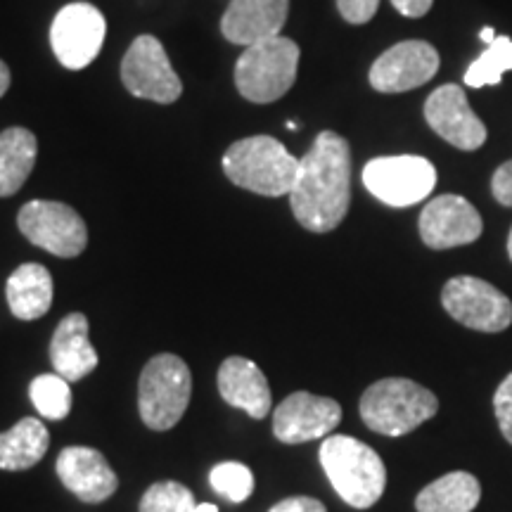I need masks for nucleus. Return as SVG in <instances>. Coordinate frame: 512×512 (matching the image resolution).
Listing matches in <instances>:
<instances>
[{
  "instance_id": "4",
  "label": "nucleus",
  "mask_w": 512,
  "mask_h": 512,
  "mask_svg": "<svg viewBox=\"0 0 512 512\" xmlns=\"http://www.w3.org/2000/svg\"><path fill=\"white\" fill-rule=\"evenodd\" d=\"M361 418L370 430L384 437H403L434 418L439 399L422 384L406 377H387L363 392Z\"/></svg>"
},
{
  "instance_id": "22",
  "label": "nucleus",
  "mask_w": 512,
  "mask_h": 512,
  "mask_svg": "<svg viewBox=\"0 0 512 512\" xmlns=\"http://www.w3.org/2000/svg\"><path fill=\"white\" fill-rule=\"evenodd\" d=\"M50 434L38 418H22L8 432H0V470L22 472L41 463L48 453Z\"/></svg>"
},
{
  "instance_id": "25",
  "label": "nucleus",
  "mask_w": 512,
  "mask_h": 512,
  "mask_svg": "<svg viewBox=\"0 0 512 512\" xmlns=\"http://www.w3.org/2000/svg\"><path fill=\"white\" fill-rule=\"evenodd\" d=\"M512 69V41L508 36H498L475 62L470 64L465 74V86L484 88L498 86L503 74Z\"/></svg>"
},
{
  "instance_id": "11",
  "label": "nucleus",
  "mask_w": 512,
  "mask_h": 512,
  "mask_svg": "<svg viewBox=\"0 0 512 512\" xmlns=\"http://www.w3.org/2000/svg\"><path fill=\"white\" fill-rule=\"evenodd\" d=\"M107 22L91 3H69L57 12L50 27V46L62 67L79 72L100 55Z\"/></svg>"
},
{
  "instance_id": "35",
  "label": "nucleus",
  "mask_w": 512,
  "mask_h": 512,
  "mask_svg": "<svg viewBox=\"0 0 512 512\" xmlns=\"http://www.w3.org/2000/svg\"><path fill=\"white\" fill-rule=\"evenodd\" d=\"M192 512H219V508H216L214 503H200V505H195V510Z\"/></svg>"
},
{
  "instance_id": "7",
  "label": "nucleus",
  "mask_w": 512,
  "mask_h": 512,
  "mask_svg": "<svg viewBox=\"0 0 512 512\" xmlns=\"http://www.w3.org/2000/svg\"><path fill=\"white\" fill-rule=\"evenodd\" d=\"M363 185L389 207H413L432 195L437 169L430 159L418 155L377 157L363 169Z\"/></svg>"
},
{
  "instance_id": "19",
  "label": "nucleus",
  "mask_w": 512,
  "mask_h": 512,
  "mask_svg": "<svg viewBox=\"0 0 512 512\" xmlns=\"http://www.w3.org/2000/svg\"><path fill=\"white\" fill-rule=\"evenodd\" d=\"M50 361L67 382H79L98 368L100 358L88 339V318L83 313H69L60 320L50 342Z\"/></svg>"
},
{
  "instance_id": "31",
  "label": "nucleus",
  "mask_w": 512,
  "mask_h": 512,
  "mask_svg": "<svg viewBox=\"0 0 512 512\" xmlns=\"http://www.w3.org/2000/svg\"><path fill=\"white\" fill-rule=\"evenodd\" d=\"M268 512H328L323 503L318 498H309V496H294V498H285L278 505H273Z\"/></svg>"
},
{
  "instance_id": "30",
  "label": "nucleus",
  "mask_w": 512,
  "mask_h": 512,
  "mask_svg": "<svg viewBox=\"0 0 512 512\" xmlns=\"http://www.w3.org/2000/svg\"><path fill=\"white\" fill-rule=\"evenodd\" d=\"M491 192H494L498 204L512 207V159L496 169L494 178H491Z\"/></svg>"
},
{
  "instance_id": "36",
  "label": "nucleus",
  "mask_w": 512,
  "mask_h": 512,
  "mask_svg": "<svg viewBox=\"0 0 512 512\" xmlns=\"http://www.w3.org/2000/svg\"><path fill=\"white\" fill-rule=\"evenodd\" d=\"M508 254H510V261H512V228H510V235H508Z\"/></svg>"
},
{
  "instance_id": "1",
  "label": "nucleus",
  "mask_w": 512,
  "mask_h": 512,
  "mask_svg": "<svg viewBox=\"0 0 512 512\" xmlns=\"http://www.w3.org/2000/svg\"><path fill=\"white\" fill-rule=\"evenodd\" d=\"M294 219L311 233H330L347 216L351 204V150L347 138L320 131L311 150L299 159L290 192Z\"/></svg>"
},
{
  "instance_id": "5",
  "label": "nucleus",
  "mask_w": 512,
  "mask_h": 512,
  "mask_svg": "<svg viewBox=\"0 0 512 512\" xmlns=\"http://www.w3.org/2000/svg\"><path fill=\"white\" fill-rule=\"evenodd\" d=\"M299 46L285 36H273L245 48L235 64V86L256 105L280 100L297 81Z\"/></svg>"
},
{
  "instance_id": "33",
  "label": "nucleus",
  "mask_w": 512,
  "mask_h": 512,
  "mask_svg": "<svg viewBox=\"0 0 512 512\" xmlns=\"http://www.w3.org/2000/svg\"><path fill=\"white\" fill-rule=\"evenodd\" d=\"M8 88H10V69H8V64L0 60V98L8 93Z\"/></svg>"
},
{
  "instance_id": "18",
  "label": "nucleus",
  "mask_w": 512,
  "mask_h": 512,
  "mask_svg": "<svg viewBox=\"0 0 512 512\" xmlns=\"http://www.w3.org/2000/svg\"><path fill=\"white\" fill-rule=\"evenodd\" d=\"M219 392L223 401L245 411L249 418L261 420L271 411V387L264 370L242 356H230L219 368Z\"/></svg>"
},
{
  "instance_id": "13",
  "label": "nucleus",
  "mask_w": 512,
  "mask_h": 512,
  "mask_svg": "<svg viewBox=\"0 0 512 512\" xmlns=\"http://www.w3.org/2000/svg\"><path fill=\"white\" fill-rule=\"evenodd\" d=\"M342 422V406L330 396L294 392L275 408L273 434L283 444H304V441L330 437Z\"/></svg>"
},
{
  "instance_id": "21",
  "label": "nucleus",
  "mask_w": 512,
  "mask_h": 512,
  "mask_svg": "<svg viewBox=\"0 0 512 512\" xmlns=\"http://www.w3.org/2000/svg\"><path fill=\"white\" fill-rule=\"evenodd\" d=\"M482 498V486L470 472H448L434 479L415 498L418 512H472Z\"/></svg>"
},
{
  "instance_id": "8",
  "label": "nucleus",
  "mask_w": 512,
  "mask_h": 512,
  "mask_svg": "<svg viewBox=\"0 0 512 512\" xmlns=\"http://www.w3.org/2000/svg\"><path fill=\"white\" fill-rule=\"evenodd\" d=\"M17 226L31 245L60 259H74L88 245L86 223L69 204L34 200L19 209Z\"/></svg>"
},
{
  "instance_id": "6",
  "label": "nucleus",
  "mask_w": 512,
  "mask_h": 512,
  "mask_svg": "<svg viewBox=\"0 0 512 512\" xmlns=\"http://www.w3.org/2000/svg\"><path fill=\"white\" fill-rule=\"evenodd\" d=\"M192 375L188 363L174 354L147 361L138 382V411L150 430L166 432L188 411Z\"/></svg>"
},
{
  "instance_id": "23",
  "label": "nucleus",
  "mask_w": 512,
  "mask_h": 512,
  "mask_svg": "<svg viewBox=\"0 0 512 512\" xmlns=\"http://www.w3.org/2000/svg\"><path fill=\"white\" fill-rule=\"evenodd\" d=\"M36 155V136L27 128L12 126L0 133V197L15 195L27 183Z\"/></svg>"
},
{
  "instance_id": "26",
  "label": "nucleus",
  "mask_w": 512,
  "mask_h": 512,
  "mask_svg": "<svg viewBox=\"0 0 512 512\" xmlns=\"http://www.w3.org/2000/svg\"><path fill=\"white\" fill-rule=\"evenodd\" d=\"M211 489L216 494L226 496L230 503H245L254 491V475L247 465L235 463V460H228V463L216 465L209 475Z\"/></svg>"
},
{
  "instance_id": "15",
  "label": "nucleus",
  "mask_w": 512,
  "mask_h": 512,
  "mask_svg": "<svg viewBox=\"0 0 512 512\" xmlns=\"http://www.w3.org/2000/svg\"><path fill=\"white\" fill-rule=\"evenodd\" d=\"M420 238L430 249L472 245L482 235L479 211L460 195H439L422 209Z\"/></svg>"
},
{
  "instance_id": "20",
  "label": "nucleus",
  "mask_w": 512,
  "mask_h": 512,
  "mask_svg": "<svg viewBox=\"0 0 512 512\" xmlns=\"http://www.w3.org/2000/svg\"><path fill=\"white\" fill-rule=\"evenodd\" d=\"M5 294L12 316L36 320L46 316L53 306V275L41 264H22L8 278Z\"/></svg>"
},
{
  "instance_id": "2",
  "label": "nucleus",
  "mask_w": 512,
  "mask_h": 512,
  "mask_svg": "<svg viewBox=\"0 0 512 512\" xmlns=\"http://www.w3.org/2000/svg\"><path fill=\"white\" fill-rule=\"evenodd\" d=\"M320 465L344 503L356 510L373 508L387 486V467L363 441L332 434L320 444Z\"/></svg>"
},
{
  "instance_id": "27",
  "label": "nucleus",
  "mask_w": 512,
  "mask_h": 512,
  "mask_svg": "<svg viewBox=\"0 0 512 512\" xmlns=\"http://www.w3.org/2000/svg\"><path fill=\"white\" fill-rule=\"evenodd\" d=\"M195 496L178 482H157L140 498V512H192Z\"/></svg>"
},
{
  "instance_id": "10",
  "label": "nucleus",
  "mask_w": 512,
  "mask_h": 512,
  "mask_svg": "<svg viewBox=\"0 0 512 512\" xmlns=\"http://www.w3.org/2000/svg\"><path fill=\"white\" fill-rule=\"evenodd\" d=\"M121 81L131 95L159 105H171L183 93V83L171 67L164 46L150 34L138 36L126 50L121 60Z\"/></svg>"
},
{
  "instance_id": "32",
  "label": "nucleus",
  "mask_w": 512,
  "mask_h": 512,
  "mask_svg": "<svg viewBox=\"0 0 512 512\" xmlns=\"http://www.w3.org/2000/svg\"><path fill=\"white\" fill-rule=\"evenodd\" d=\"M434 0H392L396 12H401L403 17H425L430 12Z\"/></svg>"
},
{
  "instance_id": "12",
  "label": "nucleus",
  "mask_w": 512,
  "mask_h": 512,
  "mask_svg": "<svg viewBox=\"0 0 512 512\" xmlns=\"http://www.w3.org/2000/svg\"><path fill=\"white\" fill-rule=\"evenodd\" d=\"M439 72V53L427 41H401L370 67V86L377 93H406L425 86Z\"/></svg>"
},
{
  "instance_id": "14",
  "label": "nucleus",
  "mask_w": 512,
  "mask_h": 512,
  "mask_svg": "<svg viewBox=\"0 0 512 512\" xmlns=\"http://www.w3.org/2000/svg\"><path fill=\"white\" fill-rule=\"evenodd\" d=\"M425 119L439 138L458 150L472 152L486 143V126L472 112L463 88L456 83L439 86L425 102Z\"/></svg>"
},
{
  "instance_id": "9",
  "label": "nucleus",
  "mask_w": 512,
  "mask_h": 512,
  "mask_svg": "<svg viewBox=\"0 0 512 512\" xmlns=\"http://www.w3.org/2000/svg\"><path fill=\"white\" fill-rule=\"evenodd\" d=\"M441 304L460 325L479 332H503L512 323V302L501 290L472 275L451 278L441 290Z\"/></svg>"
},
{
  "instance_id": "24",
  "label": "nucleus",
  "mask_w": 512,
  "mask_h": 512,
  "mask_svg": "<svg viewBox=\"0 0 512 512\" xmlns=\"http://www.w3.org/2000/svg\"><path fill=\"white\" fill-rule=\"evenodd\" d=\"M29 396L41 418L64 420L72 411V387L57 373L38 375L29 387Z\"/></svg>"
},
{
  "instance_id": "16",
  "label": "nucleus",
  "mask_w": 512,
  "mask_h": 512,
  "mask_svg": "<svg viewBox=\"0 0 512 512\" xmlns=\"http://www.w3.org/2000/svg\"><path fill=\"white\" fill-rule=\"evenodd\" d=\"M57 477L83 503L107 501L119 486V477L105 456L88 446H69L57 456Z\"/></svg>"
},
{
  "instance_id": "3",
  "label": "nucleus",
  "mask_w": 512,
  "mask_h": 512,
  "mask_svg": "<svg viewBox=\"0 0 512 512\" xmlns=\"http://www.w3.org/2000/svg\"><path fill=\"white\" fill-rule=\"evenodd\" d=\"M223 171L238 188L264 197H283L290 195L297 181L299 159L278 138L252 136L228 147Z\"/></svg>"
},
{
  "instance_id": "28",
  "label": "nucleus",
  "mask_w": 512,
  "mask_h": 512,
  "mask_svg": "<svg viewBox=\"0 0 512 512\" xmlns=\"http://www.w3.org/2000/svg\"><path fill=\"white\" fill-rule=\"evenodd\" d=\"M494 411L503 437L512 444V373L501 382L494 396Z\"/></svg>"
},
{
  "instance_id": "34",
  "label": "nucleus",
  "mask_w": 512,
  "mask_h": 512,
  "mask_svg": "<svg viewBox=\"0 0 512 512\" xmlns=\"http://www.w3.org/2000/svg\"><path fill=\"white\" fill-rule=\"evenodd\" d=\"M479 38H482V41L486 43V46H491V43H494L498 36H496V31L491 29V27H484V29H482V34H479Z\"/></svg>"
},
{
  "instance_id": "17",
  "label": "nucleus",
  "mask_w": 512,
  "mask_h": 512,
  "mask_svg": "<svg viewBox=\"0 0 512 512\" xmlns=\"http://www.w3.org/2000/svg\"><path fill=\"white\" fill-rule=\"evenodd\" d=\"M290 0H230L221 31L235 46H254L278 36L287 22Z\"/></svg>"
},
{
  "instance_id": "29",
  "label": "nucleus",
  "mask_w": 512,
  "mask_h": 512,
  "mask_svg": "<svg viewBox=\"0 0 512 512\" xmlns=\"http://www.w3.org/2000/svg\"><path fill=\"white\" fill-rule=\"evenodd\" d=\"M337 8L349 24H366L375 17L380 0H337Z\"/></svg>"
}]
</instances>
